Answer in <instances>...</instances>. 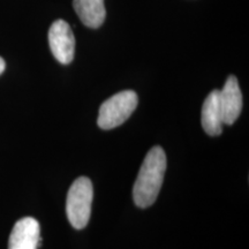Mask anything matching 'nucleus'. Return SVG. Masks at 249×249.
<instances>
[{
    "instance_id": "obj_8",
    "label": "nucleus",
    "mask_w": 249,
    "mask_h": 249,
    "mask_svg": "<svg viewBox=\"0 0 249 249\" xmlns=\"http://www.w3.org/2000/svg\"><path fill=\"white\" fill-rule=\"evenodd\" d=\"M73 6L85 26L99 28L104 22L107 15L104 0H74Z\"/></svg>"
},
{
    "instance_id": "obj_1",
    "label": "nucleus",
    "mask_w": 249,
    "mask_h": 249,
    "mask_svg": "<svg viewBox=\"0 0 249 249\" xmlns=\"http://www.w3.org/2000/svg\"><path fill=\"white\" fill-rule=\"evenodd\" d=\"M164 149L156 145L148 151L133 187V200L139 208H149L157 200L166 171Z\"/></svg>"
},
{
    "instance_id": "obj_9",
    "label": "nucleus",
    "mask_w": 249,
    "mask_h": 249,
    "mask_svg": "<svg viewBox=\"0 0 249 249\" xmlns=\"http://www.w3.org/2000/svg\"><path fill=\"white\" fill-rule=\"evenodd\" d=\"M5 68H6V62H5L4 59L0 57V75H1V74L4 73Z\"/></svg>"
},
{
    "instance_id": "obj_3",
    "label": "nucleus",
    "mask_w": 249,
    "mask_h": 249,
    "mask_svg": "<svg viewBox=\"0 0 249 249\" xmlns=\"http://www.w3.org/2000/svg\"><path fill=\"white\" fill-rule=\"evenodd\" d=\"M139 98L133 90H124L107 99L99 107V128L110 130L123 124L138 107Z\"/></svg>"
},
{
    "instance_id": "obj_2",
    "label": "nucleus",
    "mask_w": 249,
    "mask_h": 249,
    "mask_svg": "<svg viewBox=\"0 0 249 249\" xmlns=\"http://www.w3.org/2000/svg\"><path fill=\"white\" fill-rule=\"evenodd\" d=\"M93 198L91 180L80 177L71 183L67 193L66 213L71 225L76 230H82L88 225Z\"/></svg>"
},
{
    "instance_id": "obj_6",
    "label": "nucleus",
    "mask_w": 249,
    "mask_h": 249,
    "mask_svg": "<svg viewBox=\"0 0 249 249\" xmlns=\"http://www.w3.org/2000/svg\"><path fill=\"white\" fill-rule=\"evenodd\" d=\"M40 227L35 218L24 217L15 224L8 240V249H37Z\"/></svg>"
},
{
    "instance_id": "obj_5",
    "label": "nucleus",
    "mask_w": 249,
    "mask_h": 249,
    "mask_svg": "<svg viewBox=\"0 0 249 249\" xmlns=\"http://www.w3.org/2000/svg\"><path fill=\"white\" fill-rule=\"evenodd\" d=\"M219 104L223 124H234L242 111V93L234 75L227 77L223 90H219Z\"/></svg>"
},
{
    "instance_id": "obj_4",
    "label": "nucleus",
    "mask_w": 249,
    "mask_h": 249,
    "mask_svg": "<svg viewBox=\"0 0 249 249\" xmlns=\"http://www.w3.org/2000/svg\"><path fill=\"white\" fill-rule=\"evenodd\" d=\"M49 44L52 54L62 65L73 61L75 53V38L70 24L64 20H57L49 30Z\"/></svg>"
},
{
    "instance_id": "obj_7",
    "label": "nucleus",
    "mask_w": 249,
    "mask_h": 249,
    "mask_svg": "<svg viewBox=\"0 0 249 249\" xmlns=\"http://www.w3.org/2000/svg\"><path fill=\"white\" fill-rule=\"evenodd\" d=\"M201 123L204 132L210 136H218L223 132V118L219 104V90H213L204 99Z\"/></svg>"
}]
</instances>
